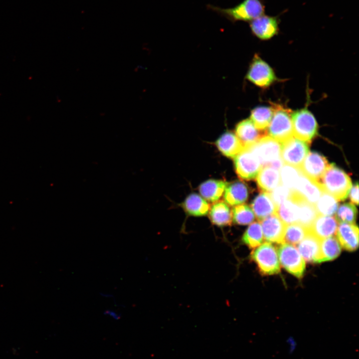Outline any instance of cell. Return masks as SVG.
<instances>
[{
    "label": "cell",
    "instance_id": "obj_11",
    "mask_svg": "<svg viewBox=\"0 0 359 359\" xmlns=\"http://www.w3.org/2000/svg\"><path fill=\"white\" fill-rule=\"evenodd\" d=\"M249 23L253 35L261 40H267L278 34L280 15L272 16L264 14Z\"/></svg>",
    "mask_w": 359,
    "mask_h": 359
},
{
    "label": "cell",
    "instance_id": "obj_31",
    "mask_svg": "<svg viewBox=\"0 0 359 359\" xmlns=\"http://www.w3.org/2000/svg\"><path fill=\"white\" fill-rule=\"evenodd\" d=\"M263 232L261 224L258 222L251 223L244 233L242 241L250 248H255L263 242Z\"/></svg>",
    "mask_w": 359,
    "mask_h": 359
},
{
    "label": "cell",
    "instance_id": "obj_1",
    "mask_svg": "<svg viewBox=\"0 0 359 359\" xmlns=\"http://www.w3.org/2000/svg\"><path fill=\"white\" fill-rule=\"evenodd\" d=\"M317 183L323 191L340 201L347 198L352 185L350 176L334 163L329 164Z\"/></svg>",
    "mask_w": 359,
    "mask_h": 359
},
{
    "label": "cell",
    "instance_id": "obj_12",
    "mask_svg": "<svg viewBox=\"0 0 359 359\" xmlns=\"http://www.w3.org/2000/svg\"><path fill=\"white\" fill-rule=\"evenodd\" d=\"M329 165L325 156L313 151L308 153L299 169L304 175L317 182Z\"/></svg>",
    "mask_w": 359,
    "mask_h": 359
},
{
    "label": "cell",
    "instance_id": "obj_20",
    "mask_svg": "<svg viewBox=\"0 0 359 359\" xmlns=\"http://www.w3.org/2000/svg\"><path fill=\"white\" fill-rule=\"evenodd\" d=\"M215 144L220 152L230 158H234L244 149L236 135L229 131L224 133Z\"/></svg>",
    "mask_w": 359,
    "mask_h": 359
},
{
    "label": "cell",
    "instance_id": "obj_23",
    "mask_svg": "<svg viewBox=\"0 0 359 359\" xmlns=\"http://www.w3.org/2000/svg\"><path fill=\"white\" fill-rule=\"evenodd\" d=\"M249 191L247 185L240 181L227 184L224 194L226 202L231 206L245 202L248 197Z\"/></svg>",
    "mask_w": 359,
    "mask_h": 359
},
{
    "label": "cell",
    "instance_id": "obj_29",
    "mask_svg": "<svg viewBox=\"0 0 359 359\" xmlns=\"http://www.w3.org/2000/svg\"><path fill=\"white\" fill-rule=\"evenodd\" d=\"M273 113L272 107L258 106L251 111L250 120L258 130L266 131L271 120Z\"/></svg>",
    "mask_w": 359,
    "mask_h": 359
},
{
    "label": "cell",
    "instance_id": "obj_14",
    "mask_svg": "<svg viewBox=\"0 0 359 359\" xmlns=\"http://www.w3.org/2000/svg\"><path fill=\"white\" fill-rule=\"evenodd\" d=\"M235 134L244 148L251 146L267 135L266 131L258 130L250 119H245L239 122L236 126Z\"/></svg>",
    "mask_w": 359,
    "mask_h": 359
},
{
    "label": "cell",
    "instance_id": "obj_15",
    "mask_svg": "<svg viewBox=\"0 0 359 359\" xmlns=\"http://www.w3.org/2000/svg\"><path fill=\"white\" fill-rule=\"evenodd\" d=\"M290 197L298 205V223L309 229L318 215L315 205L307 201L296 191H291Z\"/></svg>",
    "mask_w": 359,
    "mask_h": 359
},
{
    "label": "cell",
    "instance_id": "obj_3",
    "mask_svg": "<svg viewBox=\"0 0 359 359\" xmlns=\"http://www.w3.org/2000/svg\"><path fill=\"white\" fill-rule=\"evenodd\" d=\"M272 105L273 116L266 131L268 136L282 144L293 137L292 112L280 104Z\"/></svg>",
    "mask_w": 359,
    "mask_h": 359
},
{
    "label": "cell",
    "instance_id": "obj_22",
    "mask_svg": "<svg viewBox=\"0 0 359 359\" xmlns=\"http://www.w3.org/2000/svg\"><path fill=\"white\" fill-rule=\"evenodd\" d=\"M256 178L258 188L265 192L270 193L281 184L279 170L269 166L263 167Z\"/></svg>",
    "mask_w": 359,
    "mask_h": 359
},
{
    "label": "cell",
    "instance_id": "obj_13",
    "mask_svg": "<svg viewBox=\"0 0 359 359\" xmlns=\"http://www.w3.org/2000/svg\"><path fill=\"white\" fill-rule=\"evenodd\" d=\"M261 227L265 239L268 242L284 243L286 224L276 213L261 220Z\"/></svg>",
    "mask_w": 359,
    "mask_h": 359
},
{
    "label": "cell",
    "instance_id": "obj_19",
    "mask_svg": "<svg viewBox=\"0 0 359 359\" xmlns=\"http://www.w3.org/2000/svg\"><path fill=\"white\" fill-rule=\"evenodd\" d=\"M307 201L315 205L323 191L319 184L311 180L301 171L295 190Z\"/></svg>",
    "mask_w": 359,
    "mask_h": 359
},
{
    "label": "cell",
    "instance_id": "obj_35",
    "mask_svg": "<svg viewBox=\"0 0 359 359\" xmlns=\"http://www.w3.org/2000/svg\"><path fill=\"white\" fill-rule=\"evenodd\" d=\"M357 215V209L351 203H345L341 205L336 214V219L340 222L354 224Z\"/></svg>",
    "mask_w": 359,
    "mask_h": 359
},
{
    "label": "cell",
    "instance_id": "obj_34",
    "mask_svg": "<svg viewBox=\"0 0 359 359\" xmlns=\"http://www.w3.org/2000/svg\"><path fill=\"white\" fill-rule=\"evenodd\" d=\"M309 229L298 223L286 226L284 243L295 245L298 244L307 234Z\"/></svg>",
    "mask_w": 359,
    "mask_h": 359
},
{
    "label": "cell",
    "instance_id": "obj_26",
    "mask_svg": "<svg viewBox=\"0 0 359 359\" xmlns=\"http://www.w3.org/2000/svg\"><path fill=\"white\" fill-rule=\"evenodd\" d=\"M183 207L189 215L200 216L206 215L209 210V204L196 193L189 194L183 203Z\"/></svg>",
    "mask_w": 359,
    "mask_h": 359
},
{
    "label": "cell",
    "instance_id": "obj_30",
    "mask_svg": "<svg viewBox=\"0 0 359 359\" xmlns=\"http://www.w3.org/2000/svg\"><path fill=\"white\" fill-rule=\"evenodd\" d=\"M338 201L333 195L323 191L315 204L318 214L324 216L334 215L338 207Z\"/></svg>",
    "mask_w": 359,
    "mask_h": 359
},
{
    "label": "cell",
    "instance_id": "obj_16",
    "mask_svg": "<svg viewBox=\"0 0 359 359\" xmlns=\"http://www.w3.org/2000/svg\"><path fill=\"white\" fill-rule=\"evenodd\" d=\"M337 235L342 247L353 251L359 245V228L355 224L341 222L338 227Z\"/></svg>",
    "mask_w": 359,
    "mask_h": 359
},
{
    "label": "cell",
    "instance_id": "obj_7",
    "mask_svg": "<svg viewBox=\"0 0 359 359\" xmlns=\"http://www.w3.org/2000/svg\"><path fill=\"white\" fill-rule=\"evenodd\" d=\"M247 148L256 156L262 167L269 166L272 162L281 159V143L267 135Z\"/></svg>",
    "mask_w": 359,
    "mask_h": 359
},
{
    "label": "cell",
    "instance_id": "obj_9",
    "mask_svg": "<svg viewBox=\"0 0 359 359\" xmlns=\"http://www.w3.org/2000/svg\"><path fill=\"white\" fill-rule=\"evenodd\" d=\"M234 164L238 176L248 180L256 178L262 168L256 156L248 148H244L234 158Z\"/></svg>",
    "mask_w": 359,
    "mask_h": 359
},
{
    "label": "cell",
    "instance_id": "obj_17",
    "mask_svg": "<svg viewBox=\"0 0 359 359\" xmlns=\"http://www.w3.org/2000/svg\"><path fill=\"white\" fill-rule=\"evenodd\" d=\"M337 229L338 220L336 218L318 215L309 230L321 240L335 235Z\"/></svg>",
    "mask_w": 359,
    "mask_h": 359
},
{
    "label": "cell",
    "instance_id": "obj_40",
    "mask_svg": "<svg viewBox=\"0 0 359 359\" xmlns=\"http://www.w3.org/2000/svg\"><path fill=\"white\" fill-rule=\"evenodd\" d=\"M100 295L101 296L104 297V298H110L113 297V295L112 294H109V293H105L100 292Z\"/></svg>",
    "mask_w": 359,
    "mask_h": 359
},
{
    "label": "cell",
    "instance_id": "obj_18",
    "mask_svg": "<svg viewBox=\"0 0 359 359\" xmlns=\"http://www.w3.org/2000/svg\"><path fill=\"white\" fill-rule=\"evenodd\" d=\"M321 239L309 230L298 243V249L304 260L308 262L319 263Z\"/></svg>",
    "mask_w": 359,
    "mask_h": 359
},
{
    "label": "cell",
    "instance_id": "obj_28",
    "mask_svg": "<svg viewBox=\"0 0 359 359\" xmlns=\"http://www.w3.org/2000/svg\"><path fill=\"white\" fill-rule=\"evenodd\" d=\"M276 214L286 225L298 223V205L290 197L284 201L278 207Z\"/></svg>",
    "mask_w": 359,
    "mask_h": 359
},
{
    "label": "cell",
    "instance_id": "obj_37",
    "mask_svg": "<svg viewBox=\"0 0 359 359\" xmlns=\"http://www.w3.org/2000/svg\"><path fill=\"white\" fill-rule=\"evenodd\" d=\"M350 199L352 203L358 205L359 203V184L357 182L350 189Z\"/></svg>",
    "mask_w": 359,
    "mask_h": 359
},
{
    "label": "cell",
    "instance_id": "obj_8",
    "mask_svg": "<svg viewBox=\"0 0 359 359\" xmlns=\"http://www.w3.org/2000/svg\"><path fill=\"white\" fill-rule=\"evenodd\" d=\"M278 253L282 266L291 274L301 278L305 271V262L297 248L285 242L280 246Z\"/></svg>",
    "mask_w": 359,
    "mask_h": 359
},
{
    "label": "cell",
    "instance_id": "obj_36",
    "mask_svg": "<svg viewBox=\"0 0 359 359\" xmlns=\"http://www.w3.org/2000/svg\"><path fill=\"white\" fill-rule=\"evenodd\" d=\"M291 190L282 184H279L270 193V196L278 207L284 201L290 197Z\"/></svg>",
    "mask_w": 359,
    "mask_h": 359
},
{
    "label": "cell",
    "instance_id": "obj_10",
    "mask_svg": "<svg viewBox=\"0 0 359 359\" xmlns=\"http://www.w3.org/2000/svg\"><path fill=\"white\" fill-rule=\"evenodd\" d=\"M309 151L307 143L293 137L281 144V158L285 164L299 168Z\"/></svg>",
    "mask_w": 359,
    "mask_h": 359
},
{
    "label": "cell",
    "instance_id": "obj_25",
    "mask_svg": "<svg viewBox=\"0 0 359 359\" xmlns=\"http://www.w3.org/2000/svg\"><path fill=\"white\" fill-rule=\"evenodd\" d=\"M209 217L212 223L217 226L230 225L232 220V211L225 202L218 201L212 205Z\"/></svg>",
    "mask_w": 359,
    "mask_h": 359
},
{
    "label": "cell",
    "instance_id": "obj_24",
    "mask_svg": "<svg viewBox=\"0 0 359 359\" xmlns=\"http://www.w3.org/2000/svg\"><path fill=\"white\" fill-rule=\"evenodd\" d=\"M227 184L221 180H209L200 185L199 191L204 198L214 202L221 197Z\"/></svg>",
    "mask_w": 359,
    "mask_h": 359
},
{
    "label": "cell",
    "instance_id": "obj_33",
    "mask_svg": "<svg viewBox=\"0 0 359 359\" xmlns=\"http://www.w3.org/2000/svg\"><path fill=\"white\" fill-rule=\"evenodd\" d=\"M232 219L238 225H247L252 222L255 215L252 209L246 204L235 205L232 209Z\"/></svg>",
    "mask_w": 359,
    "mask_h": 359
},
{
    "label": "cell",
    "instance_id": "obj_32",
    "mask_svg": "<svg viewBox=\"0 0 359 359\" xmlns=\"http://www.w3.org/2000/svg\"><path fill=\"white\" fill-rule=\"evenodd\" d=\"M300 174L301 171L299 168L288 165L283 166L280 173L281 184L291 191L295 190Z\"/></svg>",
    "mask_w": 359,
    "mask_h": 359
},
{
    "label": "cell",
    "instance_id": "obj_27",
    "mask_svg": "<svg viewBox=\"0 0 359 359\" xmlns=\"http://www.w3.org/2000/svg\"><path fill=\"white\" fill-rule=\"evenodd\" d=\"M341 252V247L334 237L321 240L319 263L332 260L336 258Z\"/></svg>",
    "mask_w": 359,
    "mask_h": 359
},
{
    "label": "cell",
    "instance_id": "obj_4",
    "mask_svg": "<svg viewBox=\"0 0 359 359\" xmlns=\"http://www.w3.org/2000/svg\"><path fill=\"white\" fill-rule=\"evenodd\" d=\"M293 136L310 143L317 135L318 125L312 113L307 108L297 110L291 113Z\"/></svg>",
    "mask_w": 359,
    "mask_h": 359
},
{
    "label": "cell",
    "instance_id": "obj_6",
    "mask_svg": "<svg viewBox=\"0 0 359 359\" xmlns=\"http://www.w3.org/2000/svg\"><path fill=\"white\" fill-rule=\"evenodd\" d=\"M246 78L261 88H267L278 80L271 67L259 55L255 54L249 65Z\"/></svg>",
    "mask_w": 359,
    "mask_h": 359
},
{
    "label": "cell",
    "instance_id": "obj_21",
    "mask_svg": "<svg viewBox=\"0 0 359 359\" xmlns=\"http://www.w3.org/2000/svg\"><path fill=\"white\" fill-rule=\"evenodd\" d=\"M251 208L259 220L276 213L278 207L271 198L269 193L262 192L253 199Z\"/></svg>",
    "mask_w": 359,
    "mask_h": 359
},
{
    "label": "cell",
    "instance_id": "obj_39",
    "mask_svg": "<svg viewBox=\"0 0 359 359\" xmlns=\"http://www.w3.org/2000/svg\"><path fill=\"white\" fill-rule=\"evenodd\" d=\"M104 314L106 316H109L116 320H120L121 315L115 311L111 309H107L104 311Z\"/></svg>",
    "mask_w": 359,
    "mask_h": 359
},
{
    "label": "cell",
    "instance_id": "obj_5",
    "mask_svg": "<svg viewBox=\"0 0 359 359\" xmlns=\"http://www.w3.org/2000/svg\"><path fill=\"white\" fill-rule=\"evenodd\" d=\"M251 259L256 264L259 272L264 275L276 274L280 271L277 251L270 242H264L253 250Z\"/></svg>",
    "mask_w": 359,
    "mask_h": 359
},
{
    "label": "cell",
    "instance_id": "obj_38",
    "mask_svg": "<svg viewBox=\"0 0 359 359\" xmlns=\"http://www.w3.org/2000/svg\"><path fill=\"white\" fill-rule=\"evenodd\" d=\"M286 344L288 347V350L290 353H294L297 348V343L293 337H290L286 339Z\"/></svg>",
    "mask_w": 359,
    "mask_h": 359
},
{
    "label": "cell",
    "instance_id": "obj_2",
    "mask_svg": "<svg viewBox=\"0 0 359 359\" xmlns=\"http://www.w3.org/2000/svg\"><path fill=\"white\" fill-rule=\"evenodd\" d=\"M208 9L224 17L230 22H250L265 14V5L264 0H243L233 7L221 8L208 4Z\"/></svg>",
    "mask_w": 359,
    "mask_h": 359
}]
</instances>
